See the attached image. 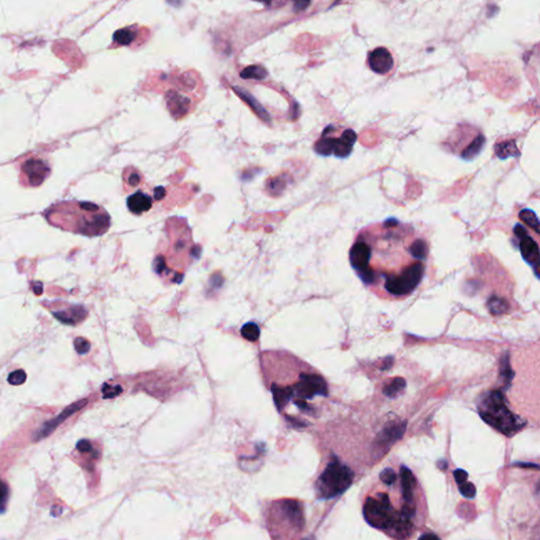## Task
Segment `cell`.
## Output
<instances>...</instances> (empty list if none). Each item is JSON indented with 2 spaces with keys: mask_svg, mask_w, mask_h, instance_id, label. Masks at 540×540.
<instances>
[{
  "mask_svg": "<svg viewBox=\"0 0 540 540\" xmlns=\"http://www.w3.org/2000/svg\"><path fill=\"white\" fill-rule=\"evenodd\" d=\"M76 448L81 452H88V451H90L92 450V444H91V442L89 440L83 439L81 441H78Z\"/></svg>",
  "mask_w": 540,
  "mask_h": 540,
  "instance_id": "28",
  "label": "cell"
},
{
  "mask_svg": "<svg viewBox=\"0 0 540 540\" xmlns=\"http://www.w3.org/2000/svg\"><path fill=\"white\" fill-rule=\"evenodd\" d=\"M26 380H27V374L26 371H23L22 369L14 370L9 375V377H7V381H9V383L12 385H21L26 382Z\"/></svg>",
  "mask_w": 540,
  "mask_h": 540,
  "instance_id": "24",
  "label": "cell"
},
{
  "mask_svg": "<svg viewBox=\"0 0 540 540\" xmlns=\"http://www.w3.org/2000/svg\"><path fill=\"white\" fill-rule=\"evenodd\" d=\"M51 167L39 156H27L20 164V184L25 187H39L49 178Z\"/></svg>",
  "mask_w": 540,
  "mask_h": 540,
  "instance_id": "7",
  "label": "cell"
},
{
  "mask_svg": "<svg viewBox=\"0 0 540 540\" xmlns=\"http://www.w3.org/2000/svg\"><path fill=\"white\" fill-rule=\"evenodd\" d=\"M101 392H102V396H104V399H112L117 396H120L123 393V388L121 385L112 386L105 383L104 385H102Z\"/></svg>",
  "mask_w": 540,
  "mask_h": 540,
  "instance_id": "23",
  "label": "cell"
},
{
  "mask_svg": "<svg viewBox=\"0 0 540 540\" xmlns=\"http://www.w3.org/2000/svg\"><path fill=\"white\" fill-rule=\"evenodd\" d=\"M129 171H130L129 168L125 170V174H124L125 182H127V185H128L129 187H137L142 180L141 174L134 168H132L131 172Z\"/></svg>",
  "mask_w": 540,
  "mask_h": 540,
  "instance_id": "21",
  "label": "cell"
},
{
  "mask_svg": "<svg viewBox=\"0 0 540 540\" xmlns=\"http://www.w3.org/2000/svg\"><path fill=\"white\" fill-rule=\"evenodd\" d=\"M44 216L54 227L89 237L105 234L111 226L109 213L90 202H58L47 208Z\"/></svg>",
  "mask_w": 540,
  "mask_h": 540,
  "instance_id": "3",
  "label": "cell"
},
{
  "mask_svg": "<svg viewBox=\"0 0 540 540\" xmlns=\"http://www.w3.org/2000/svg\"><path fill=\"white\" fill-rule=\"evenodd\" d=\"M165 195V190L163 188H157L154 191V198L155 200H161Z\"/></svg>",
  "mask_w": 540,
  "mask_h": 540,
  "instance_id": "33",
  "label": "cell"
},
{
  "mask_svg": "<svg viewBox=\"0 0 540 540\" xmlns=\"http://www.w3.org/2000/svg\"><path fill=\"white\" fill-rule=\"evenodd\" d=\"M519 219L522 222H525V223L533 229L536 233L540 234V221L538 220L534 211H532L530 209H523L519 212Z\"/></svg>",
  "mask_w": 540,
  "mask_h": 540,
  "instance_id": "16",
  "label": "cell"
},
{
  "mask_svg": "<svg viewBox=\"0 0 540 540\" xmlns=\"http://www.w3.org/2000/svg\"><path fill=\"white\" fill-rule=\"evenodd\" d=\"M7 499V489L5 487V484H3V493H2V502H1V506H2V513L4 512V506H5V501Z\"/></svg>",
  "mask_w": 540,
  "mask_h": 540,
  "instance_id": "34",
  "label": "cell"
},
{
  "mask_svg": "<svg viewBox=\"0 0 540 540\" xmlns=\"http://www.w3.org/2000/svg\"><path fill=\"white\" fill-rule=\"evenodd\" d=\"M495 151H496V154L501 158V160H504V158L511 157V156H515L518 153L515 141L513 140L501 142V144L496 146Z\"/></svg>",
  "mask_w": 540,
  "mask_h": 540,
  "instance_id": "18",
  "label": "cell"
},
{
  "mask_svg": "<svg viewBox=\"0 0 540 540\" xmlns=\"http://www.w3.org/2000/svg\"><path fill=\"white\" fill-rule=\"evenodd\" d=\"M514 465L522 467V468H536V470H539V468H540V466L538 464L530 463V462H516V463H514Z\"/></svg>",
  "mask_w": 540,
  "mask_h": 540,
  "instance_id": "31",
  "label": "cell"
},
{
  "mask_svg": "<svg viewBox=\"0 0 540 540\" xmlns=\"http://www.w3.org/2000/svg\"><path fill=\"white\" fill-rule=\"evenodd\" d=\"M405 387V382L403 379H399L397 378L395 379L393 382L387 385L385 387L384 390V394L388 397H395L397 394H399L401 392V390H403V388Z\"/></svg>",
  "mask_w": 540,
  "mask_h": 540,
  "instance_id": "22",
  "label": "cell"
},
{
  "mask_svg": "<svg viewBox=\"0 0 540 540\" xmlns=\"http://www.w3.org/2000/svg\"><path fill=\"white\" fill-rule=\"evenodd\" d=\"M309 4H311V0H295L293 7L296 11H304Z\"/></svg>",
  "mask_w": 540,
  "mask_h": 540,
  "instance_id": "30",
  "label": "cell"
},
{
  "mask_svg": "<svg viewBox=\"0 0 540 540\" xmlns=\"http://www.w3.org/2000/svg\"><path fill=\"white\" fill-rule=\"evenodd\" d=\"M479 412L488 424L506 436H513L526 424L509 409L503 395L498 391L491 392L481 401Z\"/></svg>",
  "mask_w": 540,
  "mask_h": 540,
  "instance_id": "4",
  "label": "cell"
},
{
  "mask_svg": "<svg viewBox=\"0 0 540 540\" xmlns=\"http://www.w3.org/2000/svg\"><path fill=\"white\" fill-rule=\"evenodd\" d=\"M459 491L460 493L462 494V496L466 497V498H474L475 495H476V488L473 483H470V482H464V483H461L459 484Z\"/></svg>",
  "mask_w": 540,
  "mask_h": 540,
  "instance_id": "26",
  "label": "cell"
},
{
  "mask_svg": "<svg viewBox=\"0 0 540 540\" xmlns=\"http://www.w3.org/2000/svg\"><path fill=\"white\" fill-rule=\"evenodd\" d=\"M167 1L173 6H180L182 2H184V0H167Z\"/></svg>",
  "mask_w": 540,
  "mask_h": 540,
  "instance_id": "35",
  "label": "cell"
},
{
  "mask_svg": "<svg viewBox=\"0 0 540 540\" xmlns=\"http://www.w3.org/2000/svg\"><path fill=\"white\" fill-rule=\"evenodd\" d=\"M292 397H297L300 401L297 403L302 408L307 405L306 400L313 399L316 396H326L327 385L322 377L316 374H302L300 382L290 387Z\"/></svg>",
  "mask_w": 540,
  "mask_h": 540,
  "instance_id": "8",
  "label": "cell"
},
{
  "mask_svg": "<svg viewBox=\"0 0 540 540\" xmlns=\"http://www.w3.org/2000/svg\"><path fill=\"white\" fill-rule=\"evenodd\" d=\"M454 477L456 479V482L458 484H461V483H464L467 481V478H468V475L467 473L464 471V470H456L454 472Z\"/></svg>",
  "mask_w": 540,
  "mask_h": 540,
  "instance_id": "29",
  "label": "cell"
},
{
  "mask_svg": "<svg viewBox=\"0 0 540 540\" xmlns=\"http://www.w3.org/2000/svg\"><path fill=\"white\" fill-rule=\"evenodd\" d=\"M267 75V71L261 66H250L241 72V77L244 79H264Z\"/></svg>",
  "mask_w": 540,
  "mask_h": 540,
  "instance_id": "19",
  "label": "cell"
},
{
  "mask_svg": "<svg viewBox=\"0 0 540 540\" xmlns=\"http://www.w3.org/2000/svg\"><path fill=\"white\" fill-rule=\"evenodd\" d=\"M368 65L374 72L378 74H386L392 70L394 59L390 51L385 47H377L369 54Z\"/></svg>",
  "mask_w": 540,
  "mask_h": 540,
  "instance_id": "10",
  "label": "cell"
},
{
  "mask_svg": "<svg viewBox=\"0 0 540 540\" xmlns=\"http://www.w3.org/2000/svg\"><path fill=\"white\" fill-rule=\"evenodd\" d=\"M200 248L195 245L187 221L171 218L166 221L164 237L158 243L153 261L155 273L171 283H180Z\"/></svg>",
  "mask_w": 540,
  "mask_h": 540,
  "instance_id": "2",
  "label": "cell"
},
{
  "mask_svg": "<svg viewBox=\"0 0 540 540\" xmlns=\"http://www.w3.org/2000/svg\"><path fill=\"white\" fill-rule=\"evenodd\" d=\"M74 347L79 355H86L90 352L91 344L88 340L79 337L74 340Z\"/></svg>",
  "mask_w": 540,
  "mask_h": 540,
  "instance_id": "25",
  "label": "cell"
},
{
  "mask_svg": "<svg viewBox=\"0 0 540 540\" xmlns=\"http://www.w3.org/2000/svg\"><path fill=\"white\" fill-rule=\"evenodd\" d=\"M488 307H489V311L491 312V314L502 315V314L506 313L507 308H509V304H507V302L504 299L493 296V297L490 298V300L488 302Z\"/></svg>",
  "mask_w": 540,
  "mask_h": 540,
  "instance_id": "17",
  "label": "cell"
},
{
  "mask_svg": "<svg viewBox=\"0 0 540 540\" xmlns=\"http://www.w3.org/2000/svg\"><path fill=\"white\" fill-rule=\"evenodd\" d=\"M241 333L246 340L250 341V342H255L260 337V328L255 323H247L242 327Z\"/></svg>",
  "mask_w": 540,
  "mask_h": 540,
  "instance_id": "20",
  "label": "cell"
},
{
  "mask_svg": "<svg viewBox=\"0 0 540 540\" xmlns=\"http://www.w3.org/2000/svg\"><path fill=\"white\" fill-rule=\"evenodd\" d=\"M255 1H259V2H262L264 4H267V5L270 4V0H255Z\"/></svg>",
  "mask_w": 540,
  "mask_h": 540,
  "instance_id": "36",
  "label": "cell"
},
{
  "mask_svg": "<svg viewBox=\"0 0 540 540\" xmlns=\"http://www.w3.org/2000/svg\"><path fill=\"white\" fill-rule=\"evenodd\" d=\"M421 538H438L436 535H423Z\"/></svg>",
  "mask_w": 540,
  "mask_h": 540,
  "instance_id": "37",
  "label": "cell"
},
{
  "mask_svg": "<svg viewBox=\"0 0 540 540\" xmlns=\"http://www.w3.org/2000/svg\"><path fill=\"white\" fill-rule=\"evenodd\" d=\"M354 474L348 466L333 459L317 479L316 489L321 498H335L351 487Z\"/></svg>",
  "mask_w": 540,
  "mask_h": 540,
  "instance_id": "5",
  "label": "cell"
},
{
  "mask_svg": "<svg viewBox=\"0 0 540 540\" xmlns=\"http://www.w3.org/2000/svg\"><path fill=\"white\" fill-rule=\"evenodd\" d=\"M500 371H501V376L505 379L504 381H511L514 374H513V371H512L511 366H510L509 356H504V358H503V360L501 362V368H500Z\"/></svg>",
  "mask_w": 540,
  "mask_h": 540,
  "instance_id": "27",
  "label": "cell"
},
{
  "mask_svg": "<svg viewBox=\"0 0 540 540\" xmlns=\"http://www.w3.org/2000/svg\"><path fill=\"white\" fill-rule=\"evenodd\" d=\"M127 206L130 212L135 216H140L152 208V198L144 192H135L127 198Z\"/></svg>",
  "mask_w": 540,
  "mask_h": 540,
  "instance_id": "12",
  "label": "cell"
},
{
  "mask_svg": "<svg viewBox=\"0 0 540 540\" xmlns=\"http://www.w3.org/2000/svg\"><path fill=\"white\" fill-rule=\"evenodd\" d=\"M137 38V31L134 27L124 28L115 32L113 42L118 45H130Z\"/></svg>",
  "mask_w": 540,
  "mask_h": 540,
  "instance_id": "15",
  "label": "cell"
},
{
  "mask_svg": "<svg viewBox=\"0 0 540 540\" xmlns=\"http://www.w3.org/2000/svg\"><path fill=\"white\" fill-rule=\"evenodd\" d=\"M537 492H540V480H539V482L537 484Z\"/></svg>",
  "mask_w": 540,
  "mask_h": 540,
  "instance_id": "38",
  "label": "cell"
},
{
  "mask_svg": "<svg viewBox=\"0 0 540 540\" xmlns=\"http://www.w3.org/2000/svg\"><path fill=\"white\" fill-rule=\"evenodd\" d=\"M355 141L356 134L353 130L347 129L338 135L335 128L331 131L327 129L316 142L315 151L324 155L333 154L338 157H346L352 152Z\"/></svg>",
  "mask_w": 540,
  "mask_h": 540,
  "instance_id": "6",
  "label": "cell"
},
{
  "mask_svg": "<svg viewBox=\"0 0 540 540\" xmlns=\"http://www.w3.org/2000/svg\"><path fill=\"white\" fill-rule=\"evenodd\" d=\"M87 403H88V401H87V400H81V401L71 404L69 407H67L65 410H62L57 417H55L54 419L47 421V422H45L41 428H39L38 432L34 436V440L38 441V440H42V439L45 438V437H47L51 433H53L55 430H56V427H58V425L61 424L66 419H68L70 416H72L73 414H75L76 411L81 410L83 407H85Z\"/></svg>",
  "mask_w": 540,
  "mask_h": 540,
  "instance_id": "9",
  "label": "cell"
},
{
  "mask_svg": "<svg viewBox=\"0 0 540 540\" xmlns=\"http://www.w3.org/2000/svg\"><path fill=\"white\" fill-rule=\"evenodd\" d=\"M514 233L520 239V237H522L523 235L527 234V230H526V228H523L521 225L517 224L514 227Z\"/></svg>",
  "mask_w": 540,
  "mask_h": 540,
  "instance_id": "32",
  "label": "cell"
},
{
  "mask_svg": "<svg viewBox=\"0 0 540 540\" xmlns=\"http://www.w3.org/2000/svg\"><path fill=\"white\" fill-rule=\"evenodd\" d=\"M484 144H486V137L483 136L482 133H479L477 136H476L470 142V144L464 148V150L460 153V155H461V157L465 161H472L473 158H475L481 152L482 148L484 147Z\"/></svg>",
  "mask_w": 540,
  "mask_h": 540,
  "instance_id": "14",
  "label": "cell"
},
{
  "mask_svg": "<svg viewBox=\"0 0 540 540\" xmlns=\"http://www.w3.org/2000/svg\"><path fill=\"white\" fill-rule=\"evenodd\" d=\"M430 247L419 230L388 219L360 229L349 249L356 274L377 296L401 300L422 283Z\"/></svg>",
  "mask_w": 540,
  "mask_h": 540,
  "instance_id": "1",
  "label": "cell"
},
{
  "mask_svg": "<svg viewBox=\"0 0 540 540\" xmlns=\"http://www.w3.org/2000/svg\"><path fill=\"white\" fill-rule=\"evenodd\" d=\"M53 315L60 322L65 324L73 325L79 321H82L86 316L87 313H86V309L82 306H72L71 308L67 309V311L53 312Z\"/></svg>",
  "mask_w": 540,
  "mask_h": 540,
  "instance_id": "13",
  "label": "cell"
},
{
  "mask_svg": "<svg viewBox=\"0 0 540 540\" xmlns=\"http://www.w3.org/2000/svg\"><path fill=\"white\" fill-rule=\"evenodd\" d=\"M519 248L523 260L528 264L533 266V268L540 264V250L538 245L531 236L528 235V233L520 237Z\"/></svg>",
  "mask_w": 540,
  "mask_h": 540,
  "instance_id": "11",
  "label": "cell"
}]
</instances>
